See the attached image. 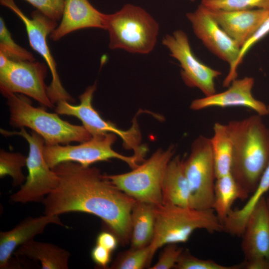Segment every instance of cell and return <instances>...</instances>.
<instances>
[{
    "label": "cell",
    "mask_w": 269,
    "mask_h": 269,
    "mask_svg": "<svg viewBox=\"0 0 269 269\" xmlns=\"http://www.w3.org/2000/svg\"><path fill=\"white\" fill-rule=\"evenodd\" d=\"M52 169L59 182L41 202L44 214H90L100 218L122 244L130 242L134 199L119 189L95 167L67 161Z\"/></svg>",
    "instance_id": "1"
},
{
    "label": "cell",
    "mask_w": 269,
    "mask_h": 269,
    "mask_svg": "<svg viewBox=\"0 0 269 269\" xmlns=\"http://www.w3.org/2000/svg\"><path fill=\"white\" fill-rule=\"evenodd\" d=\"M256 114L227 124L233 144L231 173L249 196L269 164V128Z\"/></svg>",
    "instance_id": "2"
},
{
    "label": "cell",
    "mask_w": 269,
    "mask_h": 269,
    "mask_svg": "<svg viewBox=\"0 0 269 269\" xmlns=\"http://www.w3.org/2000/svg\"><path fill=\"white\" fill-rule=\"evenodd\" d=\"M0 92L6 99L9 124L14 128L31 129L43 138L46 144L81 143L92 137L83 126L73 125L63 120L57 114L32 106L24 95L5 91Z\"/></svg>",
    "instance_id": "3"
},
{
    "label": "cell",
    "mask_w": 269,
    "mask_h": 269,
    "mask_svg": "<svg viewBox=\"0 0 269 269\" xmlns=\"http://www.w3.org/2000/svg\"><path fill=\"white\" fill-rule=\"evenodd\" d=\"M198 229L213 233L224 232V226L213 209L169 205L155 206L154 233L149 244L152 256L167 244L186 243Z\"/></svg>",
    "instance_id": "4"
},
{
    "label": "cell",
    "mask_w": 269,
    "mask_h": 269,
    "mask_svg": "<svg viewBox=\"0 0 269 269\" xmlns=\"http://www.w3.org/2000/svg\"><path fill=\"white\" fill-rule=\"evenodd\" d=\"M105 30L109 33L110 49L147 54L156 43L159 24L142 7L126 4L116 12L106 14Z\"/></svg>",
    "instance_id": "5"
},
{
    "label": "cell",
    "mask_w": 269,
    "mask_h": 269,
    "mask_svg": "<svg viewBox=\"0 0 269 269\" xmlns=\"http://www.w3.org/2000/svg\"><path fill=\"white\" fill-rule=\"evenodd\" d=\"M174 146L159 148L147 159L127 173L107 175L119 189L135 200L155 206L162 205V184Z\"/></svg>",
    "instance_id": "6"
},
{
    "label": "cell",
    "mask_w": 269,
    "mask_h": 269,
    "mask_svg": "<svg viewBox=\"0 0 269 269\" xmlns=\"http://www.w3.org/2000/svg\"><path fill=\"white\" fill-rule=\"evenodd\" d=\"M96 87V83L88 86L79 96L80 104L78 105H73L65 100L58 102L55 109L56 113L76 117L92 136L107 133L116 134L122 139L126 149L132 150L134 154L141 161L144 160L147 149L140 145L141 135L136 118L134 119L132 127L127 130H121L114 123L103 119L92 104Z\"/></svg>",
    "instance_id": "7"
},
{
    "label": "cell",
    "mask_w": 269,
    "mask_h": 269,
    "mask_svg": "<svg viewBox=\"0 0 269 269\" xmlns=\"http://www.w3.org/2000/svg\"><path fill=\"white\" fill-rule=\"evenodd\" d=\"M0 133L5 136H21L29 145L26 165L28 175L20 188L10 196V200L22 204L42 202L56 187L59 182L57 175L49 167L45 160L43 155L44 139L33 131L29 134L24 128H21L19 132H9L1 129Z\"/></svg>",
    "instance_id": "8"
},
{
    "label": "cell",
    "mask_w": 269,
    "mask_h": 269,
    "mask_svg": "<svg viewBox=\"0 0 269 269\" xmlns=\"http://www.w3.org/2000/svg\"><path fill=\"white\" fill-rule=\"evenodd\" d=\"M117 136L113 133H107L92 136L90 139L74 145L45 143L44 157L51 169L64 162H74L87 167L98 161H108L113 158L125 162L132 169L136 167L141 162L137 156L134 154L126 156L113 149Z\"/></svg>",
    "instance_id": "9"
},
{
    "label": "cell",
    "mask_w": 269,
    "mask_h": 269,
    "mask_svg": "<svg viewBox=\"0 0 269 269\" xmlns=\"http://www.w3.org/2000/svg\"><path fill=\"white\" fill-rule=\"evenodd\" d=\"M183 166L190 186L192 208L213 209L216 177L209 138L199 135L194 140Z\"/></svg>",
    "instance_id": "10"
},
{
    "label": "cell",
    "mask_w": 269,
    "mask_h": 269,
    "mask_svg": "<svg viewBox=\"0 0 269 269\" xmlns=\"http://www.w3.org/2000/svg\"><path fill=\"white\" fill-rule=\"evenodd\" d=\"M47 67L35 60H11L0 52V90L24 95L43 107L53 108L44 83Z\"/></svg>",
    "instance_id": "11"
},
{
    "label": "cell",
    "mask_w": 269,
    "mask_h": 269,
    "mask_svg": "<svg viewBox=\"0 0 269 269\" xmlns=\"http://www.w3.org/2000/svg\"><path fill=\"white\" fill-rule=\"evenodd\" d=\"M0 4L12 11L23 22L31 48L43 58L50 71L52 81L47 88L51 102L57 103L62 100H74L63 87L57 71L56 63L48 47L47 37L56 28L57 22L38 10L32 11L28 17L17 6L13 0H0Z\"/></svg>",
    "instance_id": "12"
},
{
    "label": "cell",
    "mask_w": 269,
    "mask_h": 269,
    "mask_svg": "<svg viewBox=\"0 0 269 269\" xmlns=\"http://www.w3.org/2000/svg\"><path fill=\"white\" fill-rule=\"evenodd\" d=\"M196 36L213 54L230 65L223 85L229 87L237 79V61L240 47L224 31L201 4L194 11L186 14Z\"/></svg>",
    "instance_id": "13"
},
{
    "label": "cell",
    "mask_w": 269,
    "mask_h": 269,
    "mask_svg": "<svg viewBox=\"0 0 269 269\" xmlns=\"http://www.w3.org/2000/svg\"><path fill=\"white\" fill-rule=\"evenodd\" d=\"M162 44L169 50L170 55L179 61L181 75L185 84L199 89L205 96L216 93L215 79L221 72L204 64L195 56L186 33L177 30L166 35Z\"/></svg>",
    "instance_id": "14"
},
{
    "label": "cell",
    "mask_w": 269,
    "mask_h": 269,
    "mask_svg": "<svg viewBox=\"0 0 269 269\" xmlns=\"http://www.w3.org/2000/svg\"><path fill=\"white\" fill-rule=\"evenodd\" d=\"M254 84V79L252 77L236 79L227 90L194 100L191 103L190 109L197 111L210 107H243L253 110L261 116L268 115V106L255 98L252 94Z\"/></svg>",
    "instance_id": "15"
},
{
    "label": "cell",
    "mask_w": 269,
    "mask_h": 269,
    "mask_svg": "<svg viewBox=\"0 0 269 269\" xmlns=\"http://www.w3.org/2000/svg\"><path fill=\"white\" fill-rule=\"evenodd\" d=\"M241 237L244 261L269 260V206L265 196L251 213Z\"/></svg>",
    "instance_id": "16"
},
{
    "label": "cell",
    "mask_w": 269,
    "mask_h": 269,
    "mask_svg": "<svg viewBox=\"0 0 269 269\" xmlns=\"http://www.w3.org/2000/svg\"><path fill=\"white\" fill-rule=\"evenodd\" d=\"M54 224L62 227L59 216L44 214L37 217H29L21 221L11 230L0 232V269L11 268V257L20 246L34 240L47 226Z\"/></svg>",
    "instance_id": "17"
},
{
    "label": "cell",
    "mask_w": 269,
    "mask_h": 269,
    "mask_svg": "<svg viewBox=\"0 0 269 269\" xmlns=\"http://www.w3.org/2000/svg\"><path fill=\"white\" fill-rule=\"evenodd\" d=\"M207 9L217 23L241 48L269 13V10L261 9L235 11Z\"/></svg>",
    "instance_id": "18"
},
{
    "label": "cell",
    "mask_w": 269,
    "mask_h": 269,
    "mask_svg": "<svg viewBox=\"0 0 269 269\" xmlns=\"http://www.w3.org/2000/svg\"><path fill=\"white\" fill-rule=\"evenodd\" d=\"M106 15L95 8L88 0H65L61 22L49 38L58 41L69 33L85 28L105 30Z\"/></svg>",
    "instance_id": "19"
},
{
    "label": "cell",
    "mask_w": 269,
    "mask_h": 269,
    "mask_svg": "<svg viewBox=\"0 0 269 269\" xmlns=\"http://www.w3.org/2000/svg\"><path fill=\"white\" fill-rule=\"evenodd\" d=\"M183 161L177 155L173 157L168 164L162 184L163 205L192 208L190 188Z\"/></svg>",
    "instance_id": "20"
},
{
    "label": "cell",
    "mask_w": 269,
    "mask_h": 269,
    "mask_svg": "<svg viewBox=\"0 0 269 269\" xmlns=\"http://www.w3.org/2000/svg\"><path fill=\"white\" fill-rule=\"evenodd\" d=\"M17 256L39 262L42 269H68L69 252L55 245L32 240L18 247Z\"/></svg>",
    "instance_id": "21"
},
{
    "label": "cell",
    "mask_w": 269,
    "mask_h": 269,
    "mask_svg": "<svg viewBox=\"0 0 269 269\" xmlns=\"http://www.w3.org/2000/svg\"><path fill=\"white\" fill-rule=\"evenodd\" d=\"M155 206L136 200L131 212L130 242L132 248L150 244L154 235Z\"/></svg>",
    "instance_id": "22"
},
{
    "label": "cell",
    "mask_w": 269,
    "mask_h": 269,
    "mask_svg": "<svg viewBox=\"0 0 269 269\" xmlns=\"http://www.w3.org/2000/svg\"><path fill=\"white\" fill-rule=\"evenodd\" d=\"M269 191V164L263 173L257 187L246 204L240 209L231 210L223 222L224 231L235 236L241 237L251 213Z\"/></svg>",
    "instance_id": "23"
},
{
    "label": "cell",
    "mask_w": 269,
    "mask_h": 269,
    "mask_svg": "<svg viewBox=\"0 0 269 269\" xmlns=\"http://www.w3.org/2000/svg\"><path fill=\"white\" fill-rule=\"evenodd\" d=\"M249 196L242 190L231 173L216 178L213 209L223 223L237 199L244 200Z\"/></svg>",
    "instance_id": "24"
},
{
    "label": "cell",
    "mask_w": 269,
    "mask_h": 269,
    "mask_svg": "<svg viewBox=\"0 0 269 269\" xmlns=\"http://www.w3.org/2000/svg\"><path fill=\"white\" fill-rule=\"evenodd\" d=\"M210 141L216 178L231 173L233 144L227 125L216 123Z\"/></svg>",
    "instance_id": "25"
},
{
    "label": "cell",
    "mask_w": 269,
    "mask_h": 269,
    "mask_svg": "<svg viewBox=\"0 0 269 269\" xmlns=\"http://www.w3.org/2000/svg\"><path fill=\"white\" fill-rule=\"evenodd\" d=\"M150 245L132 248L118 256L111 266L113 269H142L149 267L152 259Z\"/></svg>",
    "instance_id": "26"
},
{
    "label": "cell",
    "mask_w": 269,
    "mask_h": 269,
    "mask_svg": "<svg viewBox=\"0 0 269 269\" xmlns=\"http://www.w3.org/2000/svg\"><path fill=\"white\" fill-rule=\"evenodd\" d=\"M26 158L19 153L0 151V177L8 175L12 178L13 186L22 185L26 180L22 169L26 165Z\"/></svg>",
    "instance_id": "27"
},
{
    "label": "cell",
    "mask_w": 269,
    "mask_h": 269,
    "mask_svg": "<svg viewBox=\"0 0 269 269\" xmlns=\"http://www.w3.org/2000/svg\"><path fill=\"white\" fill-rule=\"evenodd\" d=\"M0 52L13 60H35L31 52L13 40L2 17L0 18Z\"/></svg>",
    "instance_id": "28"
},
{
    "label": "cell",
    "mask_w": 269,
    "mask_h": 269,
    "mask_svg": "<svg viewBox=\"0 0 269 269\" xmlns=\"http://www.w3.org/2000/svg\"><path fill=\"white\" fill-rule=\"evenodd\" d=\"M201 4L209 9L227 11L269 10V0H202Z\"/></svg>",
    "instance_id": "29"
},
{
    "label": "cell",
    "mask_w": 269,
    "mask_h": 269,
    "mask_svg": "<svg viewBox=\"0 0 269 269\" xmlns=\"http://www.w3.org/2000/svg\"><path fill=\"white\" fill-rule=\"evenodd\" d=\"M242 265L227 266L210 260L199 259L186 250L183 251L174 268L177 269H239Z\"/></svg>",
    "instance_id": "30"
},
{
    "label": "cell",
    "mask_w": 269,
    "mask_h": 269,
    "mask_svg": "<svg viewBox=\"0 0 269 269\" xmlns=\"http://www.w3.org/2000/svg\"><path fill=\"white\" fill-rule=\"evenodd\" d=\"M50 19L57 22L61 19L65 0H25Z\"/></svg>",
    "instance_id": "31"
},
{
    "label": "cell",
    "mask_w": 269,
    "mask_h": 269,
    "mask_svg": "<svg viewBox=\"0 0 269 269\" xmlns=\"http://www.w3.org/2000/svg\"><path fill=\"white\" fill-rule=\"evenodd\" d=\"M157 262L150 269H170L174 268L183 249L177 244H169L165 245Z\"/></svg>",
    "instance_id": "32"
},
{
    "label": "cell",
    "mask_w": 269,
    "mask_h": 269,
    "mask_svg": "<svg viewBox=\"0 0 269 269\" xmlns=\"http://www.w3.org/2000/svg\"><path fill=\"white\" fill-rule=\"evenodd\" d=\"M269 33V13L253 35L241 47L237 66L241 63L245 54L252 46Z\"/></svg>",
    "instance_id": "33"
},
{
    "label": "cell",
    "mask_w": 269,
    "mask_h": 269,
    "mask_svg": "<svg viewBox=\"0 0 269 269\" xmlns=\"http://www.w3.org/2000/svg\"><path fill=\"white\" fill-rule=\"evenodd\" d=\"M112 252L104 247L96 244L91 252L93 262L99 267L106 269L110 263Z\"/></svg>",
    "instance_id": "34"
},
{
    "label": "cell",
    "mask_w": 269,
    "mask_h": 269,
    "mask_svg": "<svg viewBox=\"0 0 269 269\" xmlns=\"http://www.w3.org/2000/svg\"><path fill=\"white\" fill-rule=\"evenodd\" d=\"M119 241L118 237L112 232L103 231L97 236L96 244L112 252L117 248Z\"/></svg>",
    "instance_id": "35"
},
{
    "label": "cell",
    "mask_w": 269,
    "mask_h": 269,
    "mask_svg": "<svg viewBox=\"0 0 269 269\" xmlns=\"http://www.w3.org/2000/svg\"><path fill=\"white\" fill-rule=\"evenodd\" d=\"M242 267L247 269H269V260L257 259L244 261Z\"/></svg>",
    "instance_id": "36"
},
{
    "label": "cell",
    "mask_w": 269,
    "mask_h": 269,
    "mask_svg": "<svg viewBox=\"0 0 269 269\" xmlns=\"http://www.w3.org/2000/svg\"><path fill=\"white\" fill-rule=\"evenodd\" d=\"M267 201H268V204H269V197L267 198Z\"/></svg>",
    "instance_id": "37"
},
{
    "label": "cell",
    "mask_w": 269,
    "mask_h": 269,
    "mask_svg": "<svg viewBox=\"0 0 269 269\" xmlns=\"http://www.w3.org/2000/svg\"><path fill=\"white\" fill-rule=\"evenodd\" d=\"M192 1H194L195 0H190Z\"/></svg>",
    "instance_id": "38"
},
{
    "label": "cell",
    "mask_w": 269,
    "mask_h": 269,
    "mask_svg": "<svg viewBox=\"0 0 269 269\" xmlns=\"http://www.w3.org/2000/svg\"><path fill=\"white\" fill-rule=\"evenodd\" d=\"M268 109H269V106H268Z\"/></svg>",
    "instance_id": "39"
}]
</instances>
